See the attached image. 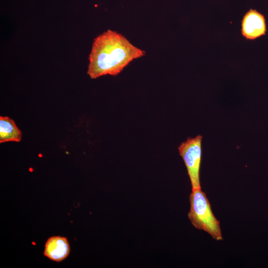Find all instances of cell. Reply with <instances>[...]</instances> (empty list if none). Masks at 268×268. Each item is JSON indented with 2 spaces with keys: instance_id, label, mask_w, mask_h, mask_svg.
<instances>
[{
  "instance_id": "obj_1",
  "label": "cell",
  "mask_w": 268,
  "mask_h": 268,
  "mask_svg": "<svg viewBox=\"0 0 268 268\" xmlns=\"http://www.w3.org/2000/svg\"><path fill=\"white\" fill-rule=\"evenodd\" d=\"M144 54L121 34L108 30L94 39L87 74L92 79L116 75L133 60Z\"/></svg>"
},
{
  "instance_id": "obj_5",
  "label": "cell",
  "mask_w": 268,
  "mask_h": 268,
  "mask_svg": "<svg viewBox=\"0 0 268 268\" xmlns=\"http://www.w3.org/2000/svg\"><path fill=\"white\" fill-rule=\"evenodd\" d=\"M69 253L70 246L67 238L55 236L47 240L43 254L53 261L60 262L67 258Z\"/></svg>"
},
{
  "instance_id": "obj_2",
  "label": "cell",
  "mask_w": 268,
  "mask_h": 268,
  "mask_svg": "<svg viewBox=\"0 0 268 268\" xmlns=\"http://www.w3.org/2000/svg\"><path fill=\"white\" fill-rule=\"evenodd\" d=\"M189 200L188 217L192 224L196 228L207 232L214 239L222 240L219 221L212 211L205 193L201 189L193 190Z\"/></svg>"
},
{
  "instance_id": "obj_4",
  "label": "cell",
  "mask_w": 268,
  "mask_h": 268,
  "mask_svg": "<svg viewBox=\"0 0 268 268\" xmlns=\"http://www.w3.org/2000/svg\"><path fill=\"white\" fill-rule=\"evenodd\" d=\"M241 31L245 38L250 40L266 35L267 25L265 16L256 9H250L241 20Z\"/></svg>"
},
{
  "instance_id": "obj_6",
  "label": "cell",
  "mask_w": 268,
  "mask_h": 268,
  "mask_svg": "<svg viewBox=\"0 0 268 268\" xmlns=\"http://www.w3.org/2000/svg\"><path fill=\"white\" fill-rule=\"evenodd\" d=\"M22 133L14 121L8 117H0V143L8 141L19 142Z\"/></svg>"
},
{
  "instance_id": "obj_3",
  "label": "cell",
  "mask_w": 268,
  "mask_h": 268,
  "mask_svg": "<svg viewBox=\"0 0 268 268\" xmlns=\"http://www.w3.org/2000/svg\"><path fill=\"white\" fill-rule=\"evenodd\" d=\"M198 135L189 137L178 147V150L186 167L192 190L201 189L200 170L201 160V140Z\"/></svg>"
}]
</instances>
